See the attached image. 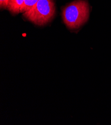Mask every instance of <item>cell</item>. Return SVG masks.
I'll use <instances>...</instances> for the list:
<instances>
[{
    "label": "cell",
    "instance_id": "3",
    "mask_svg": "<svg viewBox=\"0 0 111 125\" xmlns=\"http://www.w3.org/2000/svg\"><path fill=\"white\" fill-rule=\"evenodd\" d=\"M24 0H9L7 9L13 14H18L20 12V9Z\"/></svg>",
    "mask_w": 111,
    "mask_h": 125
},
{
    "label": "cell",
    "instance_id": "4",
    "mask_svg": "<svg viewBox=\"0 0 111 125\" xmlns=\"http://www.w3.org/2000/svg\"><path fill=\"white\" fill-rule=\"evenodd\" d=\"M39 0H24L23 5L20 9V12L24 13L29 10H30L31 8H32Z\"/></svg>",
    "mask_w": 111,
    "mask_h": 125
},
{
    "label": "cell",
    "instance_id": "2",
    "mask_svg": "<svg viewBox=\"0 0 111 125\" xmlns=\"http://www.w3.org/2000/svg\"><path fill=\"white\" fill-rule=\"evenodd\" d=\"M55 14L54 0H39L30 10L23 13V16L34 24L42 26L50 21Z\"/></svg>",
    "mask_w": 111,
    "mask_h": 125
},
{
    "label": "cell",
    "instance_id": "5",
    "mask_svg": "<svg viewBox=\"0 0 111 125\" xmlns=\"http://www.w3.org/2000/svg\"><path fill=\"white\" fill-rule=\"evenodd\" d=\"M9 0H0V6L2 9H7Z\"/></svg>",
    "mask_w": 111,
    "mask_h": 125
},
{
    "label": "cell",
    "instance_id": "1",
    "mask_svg": "<svg viewBox=\"0 0 111 125\" xmlns=\"http://www.w3.org/2000/svg\"><path fill=\"white\" fill-rule=\"evenodd\" d=\"M62 14L63 22L69 29H78L89 19V4L85 0H75L63 8Z\"/></svg>",
    "mask_w": 111,
    "mask_h": 125
}]
</instances>
